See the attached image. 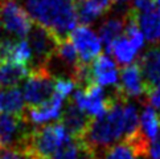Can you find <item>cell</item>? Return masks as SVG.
<instances>
[{"mask_svg": "<svg viewBox=\"0 0 160 159\" xmlns=\"http://www.w3.org/2000/svg\"><path fill=\"white\" fill-rule=\"evenodd\" d=\"M138 50L130 43V40L122 35L121 37H118L115 41L112 43L110 48V54L114 56V59L117 60L119 65H122L123 68L134 64V60L136 57Z\"/></svg>", "mask_w": 160, "mask_h": 159, "instance_id": "21", "label": "cell"}, {"mask_svg": "<svg viewBox=\"0 0 160 159\" xmlns=\"http://www.w3.org/2000/svg\"><path fill=\"white\" fill-rule=\"evenodd\" d=\"M50 61H57L61 65L62 69H64L65 72H68L69 78L72 77L73 72L76 70V68L79 64V57H78L77 50H76V48H74V45L70 41L69 37L60 41L56 53H54L53 57L50 59Z\"/></svg>", "mask_w": 160, "mask_h": 159, "instance_id": "17", "label": "cell"}, {"mask_svg": "<svg viewBox=\"0 0 160 159\" xmlns=\"http://www.w3.org/2000/svg\"><path fill=\"white\" fill-rule=\"evenodd\" d=\"M115 90L126 101H128V98H140L143 95L146 97L147 92L138 62L122 68L119 84L115 86Z\"/></svg>", "mask_w": 160, "mask_h": 159, "instance_id": "10", "label": "cell"}, {"mask_svg": "<svg viewBox=\"0 0 160 159\" xmlns=\"http://www.w3.org/2000/svg\"><path fill=\"white\" fill-rule=\"evenodd\" d=\"M69 38L78 53L79 62L90 64L101 54L102 43L98 35L90 27H85V25L76 27L70 32Z\"/></svg>", "mask_w": 160, "mask_h": 159, "instance_id": "8", "label": "cell"}, {"mask_svg": "<svg viewBox=\"0 0 160 159\" xmlns=\"http://www.w3.org/2000/svg\"><path fill=\"white\" fill-rule=\"evenodd\" d=\"M33 23L54 33L62 41L77 27L76 0H21Z\"/></svg>", "mask_w": 160, "mask_h": 159, "instance_id": "1", "label": "cell"}, {"mask_svg": "<svg viewBox=\"0 0 160 159\" xmlns=\"http://www.w3.org/2000/svg\"><path fill=\"white\" fill-rule=\"evenodd\" d=\"M0 23H2V16H0Z\"/></svg>", "mask_w": 160, "mask_h": 159, "instance_id": "34", "label": "cell"}, {"mask_svg": "<svg viewBox=\"0 0 160 159\" xmlns=\"http://www.w3.org/2000/svg\"><path fill=\"white\" fill-rule=\"evenodd\" d=\"M31 68L13 62H0V89L16 88L22 80L28 78Z\"/></svg>", "mask_w": 160, "mask_h": 159, "instance_id": "15", "label": "cell"}, {"mask_svg": "<svg viewBox=\"0 0 160 159\" xmlns=\"http://www.w3.org/2000/svg\"><path fill=\"white\" fill-rule=\"evenodd\" d=\"M91 119L88 114H85L82 110H79L78 107L70 101L66 105L64 113L61 117V123L64 125V127L68 130V133L70 134V137L82 139V137L86 133Z\"/></svg>", "mask_w": 160, "mask_h": 159, "instance_id": "14", "label": "cell"}, {"mask_svg": "<svg viewBox=\"0 0 160 159\" xmlns=\"http://www.w3.org/2000/svg\"><path fill=\"white\" fill-rule=\"evenodd\" d=\"M76 13L79 24L89 27V24H91L105 12L90 0H76Z\"/></svg>", "mask_w": 160, "mask_h": 159, "instance_id": "22", "label": "cell"}, {"mask_svg": "<svg viewBox=\"0 0 160 159\" xmlns=\"http://www.w3.org/2000/svg\"><path fill=\"white\" fill-rule=\"evenodd\" d=\"M124 102L127 101L119 95V100L105 115L91 119L86 133L82 137V141L86 143L90 151L97 156V159H99V155H103L124 134Z\"/></svg>", "mask_w": 160, "mask_h": 159, "instance_id": "2", "label": "cell"}, {"mask_svg": "<svg viewBox=\"0 0 160 159\" xmlns=\"http://www.w3.org/2000/svg\"><path fill=\"white\" fill-rule=\"evenodd\" d=\"M103 159H135V154L131 150V147L122 142L119 145H114L110 147L103 155Z\"/></svg>", "mask_w": 160, "mask_h": 159, "instance_id": "24", "label": "cell"}, {"mask_svg": "<svg viewBox=\"0 0 160 159\" xmlns=\"http://www.w3.org/2000/svg\"><path fill=\"white\" fill-rule=\"evenodd\" d=\"M0 110L4 111V114L24 115L25 101L19 88L0 90Z\"/></svg>", "mask_w": 160, "mask_h": 159, "instance_id": "19", "label": "cell"}, {"mask_svg": "<svg viewBox=\"0 0 160 159\" xmlns=\"http://www.w3.org/2000/svg\"><path fill=\"white\" fill-rule=\"evenodd\" d=\"M8 2H12V0H0V8H2L4 4H7Z\"/></svg>", "mask_w": 160, "mask_h": 159, "instance_id": "31", "label": "cell"}, {"mask_svg": "<svg viewBox=\"0 0 160 159\" xmlns=\"http://www.w3.org/2000/svg\"><path fill=\"white\" fill-rule=\"evenodd\" d=\"M70 138V134L61 122L48 123L32 129L24 149L38 159H52L54 152Z\"/></svg>", "mask_w": 160, "mask_h": 159, "instance_id": "3", "label": "cell"}, {"mask_svg": "<svg viewBox=\"0 0 160 159\" xmlns=\"http://www.w3.org/2000/svg\"><path fill=\"white\" fill-rule=\"evenodd\" d=\"M53 74L45 66L32 68L24 85L22 95L28 106H37L52 98L54 93Z\"/></svg>", "mask_w": 160, "mask_h": 159, "instance_id": "5", "label": "cell"}, {"mask_svg": "<svg viewBox=\"0 0 160 159\" xmlns=\"http://www.w3.org/2000/svg\"><path fill=\"white\" fill-rule=\"evenodd\" d=\"M3 150V145H2V142H0V151Z\"/></svg>", "mask_w": 160, "mask_h": 159, "instance_id": "33", "label": "cell"}, {"mask_svg": "<svg viewBox=\"0 0 160 159\" xmlns=\"http://www.w3.org/2000/svg\"><path fill=\"white\" fill-rule=\"evenodd\" d=\"M32 131L24 115L3 114L0 117V142L3 149H24Z\"/></svg>", "mask_w": 160, "mask_h": 159, "instance_id": "6", "label": "cell"}, {"mask_svg": "<svg viewBox=\"0 0 160 159\" xmlns=\"http://www.w3.org/2000/svg\"><path fill=\"white\" fill-rule=\"evenodd\" d=\"M138 24L143 36L151 44H160V11L158 8L138 12Z\"/></svg>", "mask_w": 160, "mask_h": 159, "instance_id": "16", "label": "cell"}, {"mask_svg": "<svg viewBox=\"0 0 160 159\" xmlns=\"http://www.w3.org/2000/svg\"><path fill=\"white\" fill-rule=\"evenodd\" d=\"M124 25H126V18L124 16H115V18L107 19L102 23L99 27V40L103 43L105 49L107 56L110 54V48L112 43L115 41L118 37H121L124 32Z\"/></svg>", "mask_w": 160, "mask_h": 159, "instance_id": "18", "label": "cell"}, {"mask_svg": "<svg viewBox=\"0 0 160 159\" xmlns=\"http://www.w3.org/2000/svg\"><path fill=\"white\" fill-rule=\"evenodd\" d=\"M119 100V94L114 90L112 94H106L105 90L99 85H91L86 90H77L74 92L72 102L79 110L90 118H99L114 106V104Z\"/></svg>", "mask_w": 160, "mask_h": 159, "instance_id": "4", "label": "cell"}, {"mask_svg": "<svg viewBox=\"0 0 160 159\" xmlns=\"http://www.w3.org/2000/svg\"><path fill=\"white\" fill-rule=\"evenodd\" d=\"M153 7H155V0H134V8L139 13L146 12Z\"/></svg>", "mask_w": 160, "mask_h": 159, "instance_id": "29", "label": "cell"}, {"mask_svg": "<svg viewBox=\"0 0 160 159\" xmlns=\"http://www.w3.org/2000/svg\"><path fill=\"white\" fill-rule=\"evenodd\" d=\"M91 76H93L94 84L99 86H114L118 85L119 73L117 64L111 60L110 56L99 54L90 64Z\"/></svg>", "mask_w": 160, "mask_h": 159, "instance_id": "13", "label": "cell"}, {"mask_svg": "<svg viewBox=\"0 0 160 159\" xmlns=\"http://www.w3.org/2000/svg\"><path fill=\"white\" fill-rule=\"evenodd\" d=\"M64 104V98L61 95L53 93L52 98L44 102L41 105L37 106H27L24 117L29 125H38L48 123L50 121H56L61 117L62 113V105Z\"/></svg>", "mask_w": 160, "mask_h": 159, "instance_id": "11", "label": "cell"}, {"mask_svg": "<svg viewBox=\"0 0 160 159\" xmlns=\"http://www.w3.org/2000/svg\"><path fill=\"white\" fill-rule=\"evenodd\" d=\"M111 8H117L118 12L124 16L130 9L134 8V0H111Z\"/></svg>", "mask_w": 160, "mask_h": 159, "instance_id": "28", "label": "cell"}, {"mask_svg": "<svg viewBox=\"0 0 160 159\" xmlns=\"http://www.w3.org/2000/svg\"><path fill=\"white\" fill-rule=\"evenodd\" d=\"M155 3H156V7H158V9L160 11V0H155Z\"/></svg>", "mask_w": 160, "mask_h": 159, "instance_id": "32", "label": "cell"}, {"mask_svg": "<svg viewBox=\"0 0 160 159\" xmlns=\"http://www.w3.org/2000/svg\"><path fill=\"white\" fill-rule=\"evenodd\" d=\"M28 41L33 53V60L36 61L33 68L47 66L60 44V40L56 37L54 33L36 23H33L32 29L28 33Z\"/></svg>", "mask_w": 160, "mask_h": 159, "instance_id": "7", "label": "cell"}, {"mask_svg": "<svg viewBox=\"0 0 160 159\" xmlns=\"http://www.w3.org/2000/svg\"><path fill=\"white\" fill-rule=\"evenodd\" d=\"M123 121H124V139L132 137L140 130V119L138 109L131 102H124L123 105Z\"/></svg>", "mask_w": 160, "mask_h": 159, "instance_id": "23", "label": "cell"}, {"mask_svg": "<svg viewBox=\"0 0 160 159\" xmlns=\"http://www.w3.org/2000/svg\"><path fill=\"white\" fill-rule=\"evenodd\" d=\"M138 65L140 68L143 82L148 94L160 84V45L148 49L140 57Z\"/></svg>", "mask_w": 160, "mask_h": 159, "instance_id": "12", "label": "cell"}, {"mask_svg": "<svg viewBox=\"0 0 160 159\" xmlns=\"http://www.w3.org/2000/svg\"><path fill=\"white\" fill-rule=\"evenodd\" d=\"M140 131L148 143H152L160 135V113L150 105H144L140 117Z\"/></svg>", "mask_w": 160, "mask_h": 159, "instance_id": "20", "label": "cell"}, {"mask_svg": "<svg viewBox=\"0 0 160 159\" xmlns=\"http://www.w3.org/2000/svg\"><path fill=\"white\" fill-rule=\"evenodd\" d=\"M76 84L69 77H56L54 78V93L61 95L62 98H66L69 94L73 93Z\"/></svg>", "mask_w": 160, "mask_h": 159, "instance_id": "25", "label": "cell"}, {"mask_svg": "<svg viewBox=\"0 0 160 159\" xmlns=\"http://www.w3.org/2000/svg\"><path fill=\"white\" fill-rule=\"evenodd\" d=\"M90 2L97 4L103 12H107V11L111 9V0H90Z\"/></svg>", "mask_w": 160, "mask_h": 159, "instance_id": "30", "label": "cell"}, {"mask_svg": "<svg viewBox=\"0 0 160 159\" xmlns=\"http://www.w3.org/2000/svg\"><path fill=\"white\" fill-rule=\"evenodd\" d=\"M2 23L4 29L20 40L28 36L33 27V20L18 2H8L2 7Z\"/></svg>", "mask_w": 160, "mask_h": 159, "instance_id": "9", "label": "cell"}, {"mask_svg": "<svg viewBox=\"0 0 160 159\" xmlns=\"http://www.w3.org/2000/svg\"><path fill=\"white\" fill-rule=\"evenodd\" d=\"M143 104L152 106L155 110H160V84L147 94V97L143 100Z\"/></svg>", "mask_w": 160, "mask_h": 159, "instance_id": "27", "label": "cell"}, {"mask_svg": "<svg viewBox=\"0 0 160 159\" xmlns=\"http://www.w3.org/2000/svg\"><path fill=\"white\" fill-rule=\"evenodd\" d=\"M0 159H38L35 154L25 149H3Z\"/></svg>", "mask_w": 160, "mask_h": 159, "instance_id": "26", "label": "cell"}]
</instances>
